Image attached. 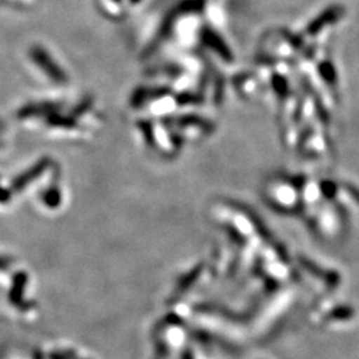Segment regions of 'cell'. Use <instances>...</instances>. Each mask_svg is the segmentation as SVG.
<instances>
[{
    "label": "cell",
    "instance_id": "obj_4",
    "mask_svg": "<svg viewBox=\"0 0 359 359\" xmlns=\"http://www.w3.org/2000/svg\"><path fill=\"white\" fill-rule=\"evenodd\" d=\"M11 265V259L6 257H0V270H7Z\"/></svg>",
    "mask_w": 359,
    "mask_h": 359
},
{
    "label": "cell",
    "instance_id": "obj_1",
    "mask_svg": "<svg viewBox=\"0 0 359 359\" xmlns=\"http://www.w3.org/2000/svg\"><path fill=\"white\" fill-rule=\"evenodd\" d=\"M47 167H48V161L46 158L39 161L35 165H32L29 169H27L26 172L20 173L18 177L13 179L11 189L15 192H22L28 185H31L35 180L40 177Z\"/></svg>",
    "mask_w": 359,
    "mask_h": 359
},
{
    "label": "cell",
    "instance_id": "obj_2",
    "mask_svg": "<svg viewBox=\"0 0 359 359\" xmlns=\"http://www.w3.org/2000/svg\"><path fill=\"white\" fill-rule=\"evenodd\" d=\"M27 283H28V276L25 271H19L13 276L11 287L8 292V298H10V302L15 306H22L25 293H26Z\"/></svg>",
    "mask_w": 359,
    "mask_h": 359
},
{
    "label": "cell",
    "instance_id": "obj_3",
    "mask_svg": "<svg viewBox=\"0 0 359 359\" xmlns=\"http://www.w3.org/2000/svg\"><path fill=\"white\" fill-rule=\"evenodd\" d=\"M41 200L44 203V205L48 208H56L60 205L62 201V193L60 189L57 188H48L44 192L41 193Z\"/></svg>",
    "mask_w": 359,
    "mask_h": 359
}]
</instances>
